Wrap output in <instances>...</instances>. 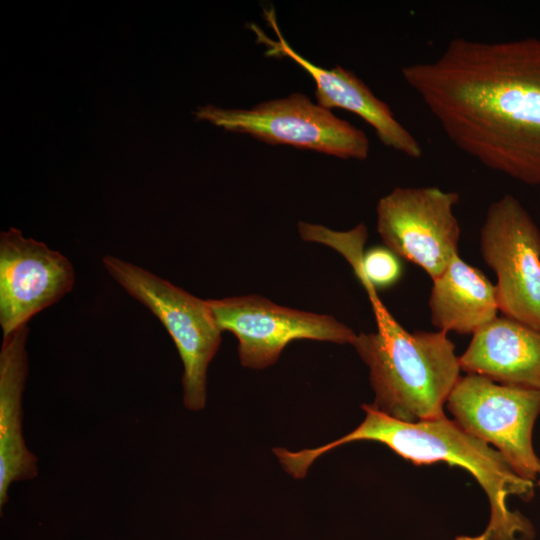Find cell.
Wrapping results in <instances>:
<instances>
[{
    "label": "cell",
    "mask_w": 540,
    "mask_h": 540,
    "mask_svg": "<svg viewBox=\"0 0 540 540\" xmlns=\"http://www.w3.org/2000/svg\"><path fill=\"white\" fill-rule=\"evenodd\" d=\"M207 303L221 331L237 338L239 360L248 368L274 364L294 340L352 345L357 336L333 316L280 306L259 295L209 299Z\"/></svg>",
    "instance_id": "9c48e42d"
},
{
    "label": "cell",
    "mask_w": 540,
    "mask_h": 540,
    "mask_svg": "<svg viewBox=\"0 0 540 540\" xmlns=\"http://www.w3.org/2000/svg\"><path fill=\"white\" fill-rule=\"evenodd\" d=\"M446 407L467 432L493 445L524 479L540 477L532 433L540 415V390L508 386L475 374L461 376Z\"/></svg>",
    "instance_id": "8992f818"
},
{
    "label": "cell",
    "mask_w": 540,
    "mask_h": 540,
    "mask_svg": "<svg viewBox=\"0 0 540 540\" xmlns=\"http://www.w3.org/2000/svg\"><path fill=\"white\" fill-rule=\"evenodd\" d=\"M369 297L377 330L359 333L352 346L369 368L373 406L408 423L445 416L461 377L455 345L443 331L406 330L386 309L377 290L357 277Z\"/></svg>",
    "instance_id": "3957f363"
},
{
    "label": "cell",
    "mask_w": 540,
    "mask_h": 540,
    "mask_svg": "<svg viewBox=\"0 0 540 540\" xmlns=\"http://www.w3.org/2000/svg\"><path fill=\"white\" fill-rule=\"evenodd\" d=\"M264 17L277 39L268 37L259 26L250 23L249 29L256 35L257 43L266 47L265 55L287 57L303 68L315 82V96L320 106L328 110L340 108L353 112L373 127L385 146L414 159L422 156L423 150L417 139L361 79L341 66L326 69L297 53L283 37L273 7L264 9Z\"/></svg>",
    "instance_id": "8fae6325"
},
{
    "label": "cell",
    "mask_w": 540,
    "mask_h": 540,
    "mask_svg": "<svg viewBox=\"0 0 540 540\" xmlns=\"http://www.w3.org/2000/svg\"><path fill=\"white\" fill-rule=\"evenodd\" d=\"M102 262L109 275L146 306L168 331L184 367V405L193 411L203 409L207 369L222 340V331L207 300L115 256L105 255Z\"/></svg>",
    "instance_id": "277c9868"
},
{
    "label": "cell",
    "mask_w": 540,
    "mask_h": 540,
    "mask_svg": "<svg viewBox=\"0 0 540 540\" xmlns=\"http://www.w3.org/2000/svg\"><path fill=\"white\" fill-rule=\"evenodd\" d=\"M459 363L496 383L540 390V332L497 317L472 335Z\"/></svg>",
    "instance_id": "7c38bea8"
},
{
    "label": "cell",
    "mask_w": 540,
    "mask_h": 540,
    "mask_svg": "<svg viewBox=\"0 0 540 540\" xmlns=\"http://www.w3.org/2000/svg\"><path fill=\"white\" fill-rule=\"evenodd\" d=\"M537 485L540 487V477H539V479L537 480Z\"/></svg>",
    "instance_id": "9a60e30c"
},
{
    "label": "cell",
    "mask_w": 540,
    "mask_h": 540,
    "mask_svg": "<svg viewBox=\"0 0 540 540\" xmlns=\"http://www.w3.org/2000/svg\"><path fill=\"white\" fill-rule=\"evenodd\" d=\"M73 265L45 243L15 228L0 234V325L3 336L28 325L38 312L69 293Z\"/></svg>",
    "instance_id": "30bf717a"
},
{
    "label": "cell",
    "mask_w": 540,
    "mask_h": 540,
    "mask_svg": "<svg viewBox=\"0 0 540 540\" xmlns=\"http://www.w3.org/2000/svg\"><path fill=\"white\" fill-rule=\"evenodd\" d=\"M479 245L497 278L499 311L540 332V229L513 195L489 205Z\"/></svg>",
    "instance_id": "52a82bcc"
},
{
    "label": "cell",
    "mask_w": 540,
    "mask_h": 540,
    "mask_svg": "<svg viewBox=\"0 0 540 540\" xmlns=\"http://www.w3.org/2000/svg\"><path fill=\"white\" fill-rule=\"evenodd\" d=\"M195 115L199 120L249 134L268 144H286L343 159L364 160L369 155V140L362 130L302 93L264 101L250 109L208 105Z\"/></svg>",
    "instance_id": "5b68a950"
},
{
    "label": "cell",
    "mask_w": 540,
    "mask_h": 540,
    "mask_svg": "<svg viewBox=\"0 0 540 540\" xmlns=\"http://www.w3.org/2000/svg\"><path fill=\"white\" fill-rule=\"evenodd\" d=\"M459 194L434 186L396 187L380 198L377 231L386 247L432 279L458 255Z\"/></svg>",
    "instance_id": "ba28073f"
},
{
    "label": "cell",
    "mask_w": 540,
    "mask_h": 540,
    "mask_svg": "<svg viewBox=\"0 0 540 540\" xmlns=\"http://www.w3.org/2000/svg\"><path fill=\"white\" fill-rule=\"evenodd\" d=\"M365 418L361 424L333 442L292 452L278 448L276 456L287 473L303 478L312 463L328 451L354 441H375L415 465L446 462L464 468L480 484L490 504V520L480 535L456 540H534L531 521L519 511H512L511 496L530 501L535 482L519 476L505 457L488 443L464 430L446 416L415 423L394 419L372 404L362 405Z\"/></svg>",
    "instance_id": "7a4b0ae2"
},
{
    "label": "cell",
    "mask_w": 540,
    "mask_h": 540,
    "mask_svg": "<svg viewBox=\"0 0 540 540\" xmlns=\"http://www.w3.org/2000/svg\"><path fill=\"white\" fill-rule=\"evenodd\" d=\"M428 306L430 321L437 330L464 335H473L499 312L495 284L459 254L432 279Z\"/></svg>",
    "instance_id": "5bb4252c"
},
{
    "label": "cell",
    "mask_w": 540,
    "mask_h": 540,
    "mask_svg": "<svg viewBox=\"0 0 540 540\" xmlns=\"http://www.w3.org/2000/svg\"><path fill=\"white\" fill-rule=\"evenodd\" d=\"M28 325L3 336L0 350V506L16 481L37 476V458L22 435V395L28 374Z\"/></svg>",
    "instance_id": "4fadbf2b"
},
{
    "label": "cell",
    "mask_w": 540,
    "mask_h": 540,
    "mask_svg": "<svg viewBox=\"0 0 540 540\" xmlns=\"http://www.w3.org/2000/svg\"><path fill=\"white\" fill-rule=\"evenodd\" d=\"M401 73L457 148L540 185V38H454L436 59Z\"/></svg>",
    "instance_id": "6da1fadb"
}]
</instances>
